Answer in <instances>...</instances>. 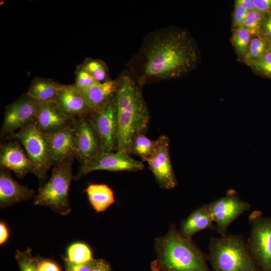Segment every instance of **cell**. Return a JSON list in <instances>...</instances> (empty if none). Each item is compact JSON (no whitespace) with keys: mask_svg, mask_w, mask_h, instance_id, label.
Returning <instances> with one entry per match:
<instances>
[{"mask_svg":"<svg viewBox=\"0 0 271 271\" xmlns=\"http://www.w3.org/2000/svg\"><path fill=\"white\" fill-rule=\"evenodd\" d=\"M200 58L198 46L189 32L169 26L147 35L127 67L142 88L149 83L186 76L196 67Z\"/></svg>","mask_w":271,"mask_h":271,"instance_id":"cell-1","label":"cell"},{"mask_svg":"<svg viewBox=\"0 0 271 271\" xmlns=\"http://www.w3.org/2000/svg\"><path fill=\"white\" fill-rule=\"evenodd\" d=\"M115 95L118 123L116 151L129 154L134 137L148 130L150 112L142 88L130 74L119 75Z\"/></svg>","mask_w":271,"mask_h":271,"instance_id":"cell-2","label":"cell"},{"mask_svg":"<svg viewBox=\"0 0 271 271\" xmlns=\"http://www.w3.org/2000/svg\"><path fill=\"white\" fill-rule=\"evenodd\" d=\"M155 249L153 271H211L208 255L192 239L183 237L174 224H171L165 235L155 238Z\"/></svg>","mask_w":271,"mask_h":271,"instance_id":"cell-3","label":"cell"},{"mask_svg":"<svg viewBox=\"0 0 271 271\" xmlns=\"http://www.w3.org/2000/svg\"><path fill=\"white\" fill-rule=\"evenodd\" d=\"M211 271H261L248 251L240 234L212 237L208 244Z\"/></svg>","mask_w":271,"mask_h":271,"instance_id":"cell-4","label":"cell"},{"mask_svg":"<svg viewBox=\"0 0 271 271\" xmlns=\"http://www.w3.org/2000/svg\"><path fill=\"white\" fill-rule=\"evenodd\" d=\"M75 158H67L54 166L49 180L40 187L34 204L45 206L62 215L71 211L69 191L73 176L72 164Z\"/></svg>","mask_w":271,"mask_h":271,"instance_id":"cell-5","label":"cell"},{"mask_svg":"<svg viewBox=\"0 0 271 271\" xmlns=\"http://www.w3.org/2000/svg\"><path fill=\"white\" fill-rule=\"evenodd\" d=\"M6 138L21 143L35 167V176L43 181L51 167L49 147L46 134L38 129L35 121Z\"/></svg>","mask_w":271,"mask_h":271,"instance_id":"cell-6","label":"cell"},{"mask_svg":"<svg viewBox=\"0 0 271 271\" xmlns=\"http://www.w3.org/2000/svg\"><path fill=\"white\" fill-rule=\"evenodd\" d=\"M248 220L251 231L246 245L250 255L261 271H271V217L254 210Z\"/></svg>","mask_w":271,"mask_h":271,"instance_id":"cell-7","label":"cell"},{"mask_svg":"<svg viewBox=\"0 0 271 271\" xmlns=\"http://www.w3.org/2000/svg\"><path fill=\"white\" fill-rule=\"evenodd\" d=\"M130 155L120 151L103 152L85 164L81 165L73 179L78 180L89 173L97 170L136 172L143 170L144 164L133 159Z\"/></svg>","mask_w":271,"mask_h":271,"instance_id":"cell-8","label":"cell"},{"mask_svg":"<svg viewBox=\"0 0 271 271\" xmlns=\"http://www.w3.org/2000/svg\"><path fill=\"white\" fill-rule=\"evenodd\" d=\"M208 204L215 224V231L220 236L226 235L229 225L251 207V205L242 200L233 189L229 190L224 196Z\"/></svg>","mask_w":271,"mask_h":271,"instance_id":"cell-9","label":"cell"},{"mask_svg":"<svg viewBox=\"0 0 271 271\" xmlns=\"http://www.w3.org/2000/svg\"><path fill=\"white\" fill-rule=\"evenodd\" d=\"M26 93L6 108L1 136H7L35 120L41 104Z\"/></svg>","mask_w":271,"mask_h":271,"instance_id":"cell-10","label":"cell"},{"mask_svg":"<svg viewBox=\"0 0 271 271\" xmlns=\"http://www.w3.org/2000/svg\"><path fill=\"white\" fill-rule=\"evenodd\" d=\"M74 136L75 157L81 165L103 152L100 137L87 115L75 119Z\"/></svg>","mask_w":271,"mask_h":271,"instance_id":"cell-11","label":"cell"},{"mask_svg":"<svg viewBox=\"0 0 271 271\" xmlns=\"http://www.w3.org/2000/svg\"><path fill=\"white\" fill-rule=\"evenodd\" d=\"M156 141L154 151L147 161L149 168L161 188L174 189L177 186L178 182L170 160L169 138L162 135Z\"/></svg>","mask_w":271,"mask_h":271,"instance_id":"cell-12","label":"cell"},{"mask_svg":"<svg viewBox=\"0 0 271 271\" xmlns=\"http://www.w3.org/2000/svg\"><path fill=\"white\" fill-rule=\"evenodd\" d=\"M115 95L104 108L87 115L100 137L103 152L117 150L118 123Z\"/></svg>","mask_w":271,"mask_h":271,"instance_id":"cell-13","label":"cell"},{"mask_svg":"<svg viewBox=\"0 0 271 271\" xmlns=\"http://www.w3.org/2000/svg\"><path fill=\"white\" fill-rule=\"evenodd\" d=\"M0 165L1 167L14 172L20 179H23L29 173L35 175L33 163L24 148L16 140H11L1 144Z\"/></svg>","mask_w":271,"mask_h":271,"instance_id":"cell-14","label":"cell"},{"mask_svg":"<svg viewBox=\"0 0 271 271\" xmlns=\"http://www.w3.org/2000/svg\"><path fill=\"white\" fill-rule=\"evenodd\" d=\"M55 103L64 114L73 118L86 116L92 112L82 91L74 84L63 85Z\"/></svg>","mask_w":271,"mask_h":271,"instance_id":"cell-15","label":"cell"},{"mask_svg":"<svg viewBox=\"0 0 271 271\" xmlns=\"http://www.w3.org/2000/svg\"><path fill=\"white\" fill-rule=\"evenodd\" d=\"M35 191L27 186L18 183L12 177L10 171L0 169V207H8L16 203L35 198Z\"/></svg>","mask_w":271,"mask_h":271,"instance_id":"cell-16","label":"cell"},{"mask_svg":"<svg viewBox=\"0 0 271 271\" xmlns=\"http://www.w3.org/2000/svg\"><path fill=\"white\" fill-rule=\"evenodd\" d=\"M75 119L64 114L55 102H42L34 121L42 132L51 134L73 125Z\"/></svg>","mask_w":271,"mask_h":271,"instance_id":"cell-17","label":"cell"},{"mask_svg":"<svg viewBox=\"0 0 271 271\" xmlns=\"http://www.w3.org/2000/svg\"><path fill=\"white\" fill-rule=\"evenodd\" d=\"M46 136L49 147L51 167L67 158H75L74 124Z\"/></svg>","mask_w":271,"mask_h":271,"instance_id":"cell-18","label":"cell"},{"mask_svg":"<svg viewBox=\"0 0 271 271\" xmlns=\"http://www.w3.org/2000/svg\"><path fill=\"white\" fill-rule=\"evenodd\" d=\"M207 229L216 230L209 204H204L181 221L178 231L184 238L192 239L196 233Z\"/></svg>","mask_w":271,"mask_h":271,"instance_id":"cell-19","label":"cell"},{"mask_svg":"<svg viewBox=\"0 0 271 271\" xmlns=\"http://www.w3.org/2000/svg\"><path fill=\"white\" fill-rule=\"evenodd\" d=\"M118 83V77L81 90L92 112L102 109L109 103L115 94Z\"/></svg>","mask_w":271,"mask_h":271,"instance_id":"cell-20","label":"cell"},{"mask_svg":"<svg viewBox=\"0 0 271 271\" xmlns=\"http://www.w3.org/2000/svg\"><path fill=\"white\" fill-rule=\"evenodd\" d=\"M63 85L51 79L36 77L31 81L26 94L41 102H55Z\"/></svg>","mask_w":271,"mask_h":271,"instance_id":"cell-21","label":"cell"},{"mask_svg":"<svg viewBox=\"0 0 271 271\" xmlns=\"http://www.w3.org/2000/svg\"><path fill=\"white\" fill-rule=\"evenodd\" d=\"M85 191L90 204L97 212L105 211L115 202L113 191L106 184H90Z\"/></svg>","mask_w":271,"mask_h":271,"instance_id":"cell-22","label":"cell"},{"mask_svg":"<svg viewBox=\"0 0 271 271\" xmlns=\"http://www.w3.org/2000/svg\"><path fill=\"white\" fill-rule=\"evenodd\" d=\"M156 144V140H150L145 133H138L131 142L129 154H133L142 161L147 162L154 151Z\"/></svg>","mask_w":271,"mask_h":271,"instance_id":"cell-23","label":"cell"},{"mask_svg":"<svg viewBox=\"0 0 271 271\" xmlns=\"http://www.w3.org/2000/svg\"><path fill=\"white\" fill-rule=\"evenodd\" d=\"M251 38L250 32L244 27L234 28L231 42L237 56L241 60L247 53Z\"/></svg>","mask_w":271,"mask_h":271,"instance_id":"cell-24","label":"cell"},{"mask_svg":"<svg viewBox=\"0 0 271 271\" xmlns=\"http://www.w3.org/2000/svg\"><path fill=\"white\" fill-rule=\"evenodd\" d=\"M81 65L98 82H104L111 79L107 66L99 59L87 58Z\"/></svg>","mask_w":271,"mask_h":271,"instance_id":"cell-25","label":"cell"},{"mask_svg":"<svg viewBox=\"0 0 271 271\" xmlns=\"http://www.w3.org/2000/svg\"><path fill=\"white\" fill-rule=\"evenodd\" d=\"M66 258L75 263H84L93 260L90 247L83 242H76L70 245L67 250Z\"/></svg>","mask_w":271,"mask_h":271,"instance_id":"cell-26","label":"cell"},{"mask_svg":"<svg viewBox=\"0 0 271 271\" xmlns=\"http://www.w3.org/2000/svg\"><path fill=\"white\" fill-rule=\"evenodd\" d=\"M268 43L261 36L251 38L247 53L242 61L247 63L260 58L266 50Z\"/></svg>","mask_w":271,"mask_h":271,"instance_id":"cell-27","label":"cell"},{"mask_svg":"<svg viewBox=\"0 0 271 271\" xmlns=\"http://www.w3.org/2000/svg\"><path fill=\"white\" fill-rule=\"evenodd\" d=\"M15 258L20 271H39V264L41 258L34 256L32 249L28 247L23 251L17 249Z\"/></svg>","mask_w":271,"mask_h":271,"instance_id":"cell-28","label":"cell"},{"mask_svg":"<svg viewBox=\"0 0 271 271\" xmlns=\"http://www.w3.org/2000/svg\"><path fill=\"white\" fill-rule=\"evenodd\" d=\"M257 74L271 79V44L259 59L246 64Z\"/></svg>","mask_w":271,"mask_h":271,"instance_id":"cell-29","label":"cell"},{"mask_svg":"<svg viewBox=\"0 0 271 271\" xmlns=\"http://www.w3.org/2000/svg\"><path fill=\"white\" fill-rule=\"evenodd\" d=\"M267 15L255 10L249 11L242 26L253 36H261V28L265 18Z\"/></svg>","mask_w":271,"mask_h":271,"instance_id":"cell-30","label":"cell"},{"mask_svg":"<svg viewBox=\"0 0 271 271\" xmlns=\"http://www.w3.org/2000/svg\"><path fill=\"white\" fill-rule=\"evenodd\" d=\"M98 83L81 65L78 66L76 71L74 84L80 90L88 88Z\"/></svg>","mask_w":271,"mask_h":271,"instance_id":"cell-31","label":"cell"},{"mask_svg":"<svg viewBox=\"0 0 271 271\" xmlns=\"http://www.w3.org/2000/svg\"><path fill=\"white\" fill-rule=\"evenodd\" d=\"M64 271H92L97 263L98 259H94L84 263H75L69 261L66 257H63Z\"/></svg>","mask_w":271,"mask_h":271,"instance_id":"cell-32","label":"cell"},{"mask_svg":"<svg viewBox=\"0 0 271 271\" xmlns=\"http://www.w3.org/2000/svg\"><path fill=\"white\" fill-rule=\"evenodd\" d=\"M246 9L234 5L232 15V26L234 28L242 27L247 13Z\"/></svg>","mask_w":271,"mask_h":271,"instance_id":"cell-33","label":"cell"},{"mask_svg":"<svg viewBox=\"0 0 271 271\" xmlns=\"http://www.w3.org/2000/svg\"><path fill=\"white\" fill-rule=\"evenodd\" d=\"M254 9L266 15H271V0H252Z\"/></svg>","mask_w":271,"mask_h":271,"instance_id":"cell-34","label":"cell"},{"mask_svg":"<svg viewBox=\"0 0 271 271\" xmlns=\"http://www.w3.org/2000/svg\"><path fill=\"white\" fill-rule=\"evenodd\" d=\"M38 268L39 271H61L59 266L54 261L41 258Z\"/></svg>","mask_w":271,"mask_h":271,"instance_id":"cell-35","label":"cell"},{"mask_svg":"<svg viewBox=\"0 0 271 271\" xmlns=\"http://www.w3.org/2000/svg\"><path fill=\"white\" fill-rule=\"evenodd\" d=\"M261 36L268 43L271 44V15L266 16L263 21Z\"/></svg>","mask_w":271,"mask_h":271,"instance_id":"cell-36","label":"cell"},{"mask_svg":"<svg viewBox=\"0 0 271 271\" xmlns=\"http://www.w3.org/2000/svg\"><path fill=\"white\" fill-rule=\"evenodd\" d=\"M92 271H113L110 264L103 259H98L96 266Z\"/></svg>","mask_w":271,"mask_h":271,"instance_id":"cell-37","label":"cell"},{"mask_svg":"<svg viewBox=\"0 0 271 271\" xmlns=\"http://www.w3.org/2000/svg\"><path fill=\"white\" fill-rule=\"evenodd\" d=\"M234 5L241 7L248 11L255 10L252 0H236Z\"/></svg>","mask_w":271,"mask_h":271,"instance_id":"cell-38","label":"cell"},{"mask_svg":"<svg viewBox=\"0 0 271 271\" xmlns=\"http://www.w3.org/2000/svg\"><path fill=\"white\" fill-rule=\"evenodd\" d=\"M9 237V231L6 224L3 222H0V244H4Z\"/></svg>","mask_w":271,"mask_h":271,"instance_id":"cell-39","label":"cell"}]
</instances>
